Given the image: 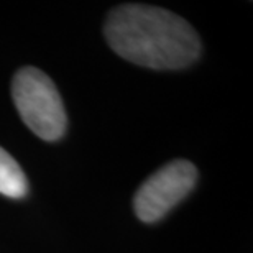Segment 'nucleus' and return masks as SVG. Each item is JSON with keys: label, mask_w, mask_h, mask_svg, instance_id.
<instances>
[{"label": "nucleus", "mask_w": 253, "mask_h": 253, "mask_svg": "<svg viewBox=\"0 0 253 253\" xmlns=\"http://www.w3.org/2000/svg\"><path fill=\"white\" fill-rule=\"evenodd\" d=\"M12 95L20 117L35 135L46 141L64 135L68 119L63 99L43 71L32 66L18 69L12 83Z\"/></svg>", "instance_id": "obj_2"}, {"label": "nucleus", "mask_w": 253, "mask_h": 253, "mask_svg": "<svg viewBox=\"0 0 253 253\" xmlns=\"http://www.w3.org/2000/svg\"><path fill=\"white\" fill-rule=\"evenodd\" d=\"M197 181L196 166L188 160H174L151 174L133 197L140 220L151 224L168 214L192 191Z\"/></svg>", "instance_id": "obj_3"}, {"label": "nucleus", "mask_w": 253, "mask_h": 253, "mask_svg": "<svg viewBox=\"0 0 253 253\" xmlns=\"http://www.w3.org/2000/svg\"><path fill=\"white\" fill-rule=\"evenodd\" d=\"M105 40L119 56L150 69H181L201 54V40L184 18L169 10L125 3L109 13Z\"/></svg>", "instance_id": "obj_1"}, {"label": "nucleus", "mask_w": 253, "mask_h": 253, "mask_svg": "<svg viewBox=\"0 0 253 253\" xmlns=\"http://www.w3.org/2000/svg\"><path fill=\"white\" fill-rule=\"evenodd\" d=\"M28 183L23 169L8 151L0 146V194L20 199L27 194Z\"/></svg>", "instance_id": "obj_4"}]
</instances>
